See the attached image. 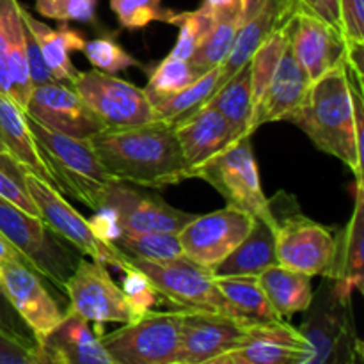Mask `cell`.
Returning <instances> with one entry per match:
<instances>
[{
    "label": "cell",
    "instance_id": "cell-1",
    "mask_svg": "<svg viewBox=\"0 0 364 364\" xmlns=\"http://www.w3.org/2000/svg\"><path fill=\"white\" fill-rule=\"evenodd\" d=\"M363 82L345 59L311 82L291 123L297 124L320 151L350 167L363 181Z\"/></svg>",
    "mask_w": 364,
    "mask_h": 364
},
{
    "label": "cell",
    "instance_id": "cell-2",
    "mask_svg": "<svg viewBox=\"0 0 364 364\" xmlns=\"http://www.w3.org/2000/svg\"><path fill=\"white\" fill-rule=\"evenodd\" d=\"M89 141L107 173L117 181L166 188L192 178L173 124L166 121L103 128Z\"/></svg>",
    "mask_w": 364,
    "mask_h": 364
},
{
    "label": "cell",
    "instance_id": "cell-3",
    "mask_svg": "<svg viewBox=\"0 0 364 364\" xmlns=\"http://www.w3.org/2000/svg\"><path fill=\"white\" fill-rule=\"evenodd\" d=\"M25 116L39 151L55 180L57 192L98 210L114 178L105 171L91 141L59 134L28 114Z\"/></svg>",
    "mask_w": 364,
    "mask_h": 364
},
{
    "label": "cell",
    "instance_id": "cell-4",
    "mask_svg": "<svg viewBox=\"0 0 364 364\" xmlns=\"http://www.w3.org/2000/svg\"><path fill=\"white\" fill-rule=\"evenodd\" d=\"M0 231L39 276L63 291L64 283L82 258L73 245L50 230L41 217L28 215L2 198Z\"/></svg>",
    "mask_w": 364,
    "mask_h": 364
},
{
    "label": "cell",
    "instance_id": "cell-5",
    "mask_svg": "<svg viewBox=\"0 0 364 364\" xmlns=\"http://www.w3.org/2000/svg\"><path fill=\"white\" fill-rule=\"evenodd\" d=\"M114 364H178L181 343V309L148 311L102 334Z\"/></svg>",
    "mask_w": 364,
    "mask_h": 364
},
{
    "label": "cell",
    "instance_id": "cell-6",
    "mask_svg": "<svg viewBox=\"0 0 364 364\" xmlns=\"http://www.w3.org/2000/svg\"><path fill=\"white\" fill-rule=\"evenodd\" d=\"M276 220V258L277 263L306 276H322L329 279L333 274L338 247V228L323 226L301 213L299 206L279 213L270 208Z\"/></svg>",
    "mask_w": 364,
    "mask_h": 364
},
{
    "label": "cell",
    "instance_id": "cell-7",
    "mask_svg": "<svg viewBox=\"0 0 364 364\" xmlns=\"http://www.w3.org/2000/svg\"><path fill=\"white\" fill-rule=\"evenodd\" d=\"M194 178L212 185L230 206L244 210L259 219L274 220L270 201L262 188L251 135H244L231 142L226 149L203 164L194 173Z\"/></svg>",
    "mask_w": 364,
    "mask_h": 364
},
{
    "label": "cell",
    "instance_id": "cell-8",
    "mask_svg": "<svg viewBox=\"0 0 364 364\" xmlns=\"http://www.w3.org/2000/svg\"><path fill=\"white\" fill-rule=\"evenodd\" d=\"M27 188L32 201L38 206L39 217L46 226L55 231L60 238L73 245L82 256H89L95 262L117 269L119 272H128L135 267L132 258L124 255L116 244L100 240L89 226L87 219L66 201L60 192L50 187L27 171Z\"/></svg>",
    "mask_w": 364,
    "mask_h": 364
},
{
    "label": "cell",
    "instance_id": "cell-9",
    "mask_svg": "<svg viewBox=\"0 0 364 364\" xmlns=\"http://www.w3.org/2000/svg\"><path fill=\"white\" fill-rule=\"evenodd\" d=\"M132 262L151 279L160 297L169 301L174 308L212 309V311L237 315L220 294L213 270L192 262L185 255L166 262L134 258Z\"/></svg>",
    "mask_w": 364,
    "mask_h": 364
},
{
    "label": "cell",
    "instance_id": "cell-10",
    "mask_svg": "<svg viewBox=\"0 0 364 364\" xmlns=\"http://www.w3.org/2000/svg\"><path fill=\"white\" fill-rule=\"evenodd\" d=\"M73 89L107 128L135 127L155 121V110L144 87L96 68L78 71Z\"/></svg>",
    "mask_w": 364,
    "mask_h": 364
},
{
    "label": "cell",
    "instance_id": "cell-11",
    "mask_svg": "<svg viewBox=\"0 0 364 364\" xmlns=\"http://www.w3.org/2000/svg\"><path fill=\"white\" fill-rule=\"evenodd\" d=\"M46 284H50L48 281L23 258L0 263V290L31 329L36 345L43 343L66 316V309H63Z\"/></svg>",
    "mask_w": 364,
    "mask_h": 364
},
{
    "label": "cell",
    "instance_id": "cell-12",
    "mask_svg": "<svg viewBox=\"0 0 364 364\" xmlns=\"http://www.w3.org/2000/svg\"><path fill=\"white\" fill-rule=\"evenodd\" d=\"M320 297H313L308 308L309 316L306 318L301 333L308 338L311 345V355L308 364H323L336 361H352L355 354L361 355V347L354 333L352 323V302H345L334 295L331 281L326 279L320 288Z\"/></svg>",
    "mask_w": 364,
    "mask_h": 364
},
{
    "label": "cell",
    "instance_id": "cell-13",
    "mask_svg": "<svg viewBox=\"0 0 364 364\" xmlns=\"http://www.w3.org/2000/svg\"><path fill=\"white\" fill-rule=\"evenodd\" d=\"M63 291L68 297V309L82 315L91 323L123 326L132 320L130 306L123 290L114 283L107 265L95 259H78Z\"/></svg>",
    "mask_w": 364,
    "mask_h": 364
},
{
    "label": "cell",
    "instance_id": "cell-14",
    "mask_svg": "<svg viewBox=\"0 0 364 364\" xmlns=\"http://www.w3.org/2000/svg\"><path fill=\"white\" fill-rule=\"evenodd\" d=\"M255 219L249 212L226 205L217 212L194 215L176 235L187 258L213 270L247 237Z\"/></svg>",
    "mask_w": 364,
    "mask_h": 364
},
{
    "label": "cell",
    "instance_id": "cell-15",
    "mask_svg": "<svg viewBox=\"0 0 364 364\" xmlns=\"http://www.w3.org/2000/svg\"><path fill=\"white\" fill-rule=\"evenodd\" d=\"M181 309V343L178 364H212L213 359L245 341L251 318L212 309Z\"/></svg>",
    "mask_w": 364,
    "mask_h": 364
},
{
    "label": "cell",
    "instance_id": "cell-16",
    "mask_svg": "<svg viewBox=\"0 0 364 364\" xmlns=\"http://www.w3.org/2000/svg\"><path fill=\"white\" fill-rule=\"evenodd\" d=\"M102 206L116 213L121 230L135 233H178L188 220L194 219V213L174 208L160 196L148 194L141 187L117 180L107 188Z\"/></svg>",
    "mask_w": 364,
    "mask_h": 364
},
{
    "label": "cell",
    "instance_id": "cell-17",
    "mask_svg": "<svg viewBox=\"0 0 364 364\" xmlns=\"http://www.w3.org/2000/svg\"><path fill=\"white\" fill-rule=\"evenodd\" d=\"M25 114L59 134L77 139H91L107 128L80 95L71 85L60 82L34 85Z\"/></svg>",
    "mask_w": 364,
    "mask_h": 364
},
{
    "label": "cell",
    "instance_id": "cell-18",
    "mask_svg": "<svg viewBox=\"0 0 364 364\" xmlns=\"http://www.w3.org/2000/svg\"><path fill=\"white\" fill-rule=\"evenodd\" d=\"M173 128L192 178L203 164L245 135L206 103L173 123Z\"/></svg>",
    "mask_w": 364,
    "mask_h": 364
},
{
    "label": "cell",
    "instance_id": "cell-19",
    "mask_svg": "<svg viewBox=\"0 0 364 364\" xmlns=\"http://www.w3.org/2000/svg\"><path fill=\"white\" fill-rule=\"evenodd\" d=\"M91 322L78 313L66 308L63 322L36 345L39 364H114L102 343V326Z\"/></svg>",
    "mask_w": 364,
    "mask_h": 364
},
{
    "label": "cell",
    "instance_id": "cell-20",
    "mask_svg": "<svg viewBox=\"0 0 364 364\" xmlns=\"http://www.w3.org/2000/svg\"><path fill=\"white\" fill-rule=\"evenodd\" d=\"M290 48L297 63L315 82L345 59V39L338 28L299 9L291 28Z\"/></svg>",
    "mask_w": 364,
    "mask_h": 364
},
{
    "label": "cell",
    "instance_id": "cell-21",
    "mask_svg": "<svg viewBox=\"0 0 364 364\" xmlns=\"http://www.w3.org/2000/svg\"><path fill=\"white\" fill-rule=\"evenodd\" d=\"M309 78L291 53L290 45L284 50L272 75L269 87L252 116V130L265 123L291 121L301 109L309 89Z\"/></svg>",
    "mask_w": 364,
    "mask_h": 364
},
{
    "label": "cell",
    "instance_id": "cell-22",
    "mask_svg": "<svg viewBox=\"0 0 364 364\" xmlns=\"http://www.w3.org/2000/svg\"><path fill=\"white\" fill-rule=\"evenodd\" d=\"M355 201L350 220L338 233L336 259L329 281L334 295L352 302V291H363V240H364V192L363 181H355ZM327 279V277H326Z\"/></svg>",
    "mask_w": 364,
    "mask_h": 364
},
{
    "label": "cell",
    "instance_id": "cell-23",
    "mask_svg": "<svg viewBox=\"0 0 364 364\" xmlns=\"http://www.w3.org/2000/svg\"><path fill=\"white\" fill-rule=\"evenodd\" d=\"M299 9H301L299 0H265V4L259 7L258 13L252 14L238 28L233 48H231L230 55L220 66V77L217 87L226 80H230L238 70H242L251 60L252 53L262 45L263 39L270 32L276 31L277 27H281L284 21L294 18Z\"/></svg>",
    "mask_w": 364,
    "mask_h": 364
},
{
    "label": "cell",
    "instance_id": "cell-24",
    "mask_svg": "<svg viewBox=\"0 0 364 364\" xmlns=\"http://www.w3.org/2000/svg\"><path fill=\"white\" fill-rule=\"evenodd\" d=\"M20 14L25 27L28 28V32L38 41L43 53V59H45L48 70L52 71L53 78L57 82H60V84H66L73 87V82L77 78L78 70L75 68L70 55L71 52H82V48L85 45L84 34L71 28L68 25V21H60V25L57 28L48 27V25L39 21L36 16H32L27 11V7H23L21 4Z\"/></svg>",
    "mask_w": 364,
    "mask_h": 364
},
{
    "label": "cell",
    "instance_id": "cell-25",
    "mask_svg": "<svg viewBox=\"0 0 364 364\" xmlns=\"http://www.w3.org/2000/svg\"><path fill=\"white\" fill-rule=\"evenodd\" d=\"M0 137L7 153H11L28 173L57 191L55 180L28 127L25 110L7 95H0Z\"/></svg>",
    "mask_w": 364,
    "mask_h": 364
},
{
    "label": "cell",
    "instance_id": "cell-26",
    "mask_svg": "<svg viewBox=\"0 0 364 364\" xmlns=\"http://www.w3.org/2000/svg\"><path fill=\"white\" fill-rule=\"evenodd\" d=\"M276 220L256 217L247 237L213 269L215 276H259L276 265Z\"/></svg>",
    "mask_w": 364,
    "mask_h": 364
},
{
    "label": "cell",
    "instance_id": "cell-27",
    "mask_svg": "<svg viewBox=\"0 0 364 364\" xmlns=\"http://www.w3.org/2000/svg\"><path fill=\"white\" fill-rule=\"evenodd\" d=\"M258 281L272 308L284 320L297 313L308 311L315 297L311 277L287 269L279 263L263 270L258 276Z\"/></svg>",
    "mask_w": 364,
    "mask_h": 364
},
{
    "label": "cell",
    "instance_id": "cell-28",
    "mask_svg": "<svg viewBox=\"0 0 364 364\" xmlns=\"http://www.w3.org/2000/svg\"><path fill=\"white\" fill-rule=\"evenodd\" d=\"M206 105L213 107L217 112L223 114L235 128L245 135L252 137V91H251V70L249 63L242 70H238L230 80L220 84Z\"/></svg>",
    "mask_w": 364,
    "mask_h": 364
},
{
    "label": "cell",
    "instance_id": "cell-29",
    "mask_svg": "<svg viewBox=\"0 0 364 364\" xmlns=\"http://www.w3.org/2000/svg\"><path fill=\"white\" fill-rule=\"evenodd\" d=\"M215 283L237 315L262 322L284 320L267 299L258 276H215Z\"/></svg>",
    "mask_w": 364,
    "mask_h": 364
},
{
    "label": "cell",
    "instance_id": "cell-30",
    "mask_svg": "<svg viewBox=\"0 0 364 364\" xmlns=\"http://www.w3.org/2000/svg\"><path fill=\"white\" fill-rule=\"evenodd\" d=\"M294 20L295 16L290 18L288 21H284V23L281 25V27H277L274 32H270V34L263 39L262 45L256 48V52L252 53L251 60H249L252 105H255V110L258 109L267 87H269L270 80H272V75L274 71H276L277 64H279L281 57H283L284 50L290 45ZM252 116H255V114H252Z\"/></svg>",
    "mask_w": 364,
    "mask_h": 364
},
{
    "label": "cell",
    "instance_id": "cell-31",
    "mask_svg": "<svg viewBox=\"0 0 364 364\" xmlns=\"http://www.w3.org/2000/svg\"><path fill=\"white\" fill-rule=\"evenodd\" d=\"M220 66L212 68L206 73L199 75L191 85L181 89L176 95H171L167 98L153 102V110H155V119L166 121V123H176L178 119L191 114L192 110L199 109L208 102L210 96L215 92L217 84H219Z\"/></svg>",
    "mask_w": 364,
    "mask_h": 364
},
{
    "label": "cell",
    "instance_id": "cell-32",
    "mask_svg": "<svg viewBox=\"0 0 364 364\" xmlns=\"http://www.w3.org/2000/svg\"><path fill=\"white\" fill-rule=\"evenodd\" d=\"M242 23H244V20H242L240 13H233L220 18V20L210 28L208 34L203 38V41L199 43L196 52L192 53V57L188 59L191 66L194 68L199 75L206 73V71L212 70V68L223 66L224 60L230 55L231 48H233L235 38H237V32Z\"/></svg>",
    "mask_w": 364,
    "mask_h": 364
},
{
    "label": "cell",
    "instance_id": "cell-33",
    "mask_svg": "<svg viewBox=\"0 0 364 364\" xmlns=\"http://www.w3.org/2000/svg\"><path fill=\"white\" fill-rule=\"evenodd\" d=\"M308 354L269 340H247L238 348L213 359L212 364H306Z\"/></svg>",
    "mask_w": 364,
    "mask_h": 364
},
{
    "label": "cell",
    "instance_id": "cell-34",
    "mask_svg": "<svg viewBox=\"0 0 364 364\" xmlns=\"http://www.w3.org/2000/svg\"><path fill=\"white\" fill-rule=\"evenodd\" d=\"M114 244L134 259H148V262H166V259L183 256L180 240L176 233H159V231H121L119 238Z\"/></svg>",
    "mask_w": 364,
    "mask_h": 364
},
{
    "label": "cell",
    "instance_id": "cell-35",
    "mask_svg": "<svg viewBox=\"0 0 364 364\" xmlns=\"http://www.w3.org/2000/svg\"><path fill=\"white\" fill-rule=\"evenodd\" d=\"M219 20L220 18L213 14L210 9H206L205 6H201L196 11H183V13L174 11L169 25H176L180 32H178L176 45L173 46L169 55L185 60L191 59L192 53L199 46V43L203 41V38L208 34L210 28Z\"/></svg>",
    "mask_w": 364,
    "mask_h": 364
},
{
    "label": "cell",
    "instance_id": "cell-36",
    "mask_svg": "<svg viewBox=\"0 0 364 364\" xmlns=\"http://www.w3.org/2000/svg\"><path fill=\"white\" fill-rule=\"evenodd\" d=\"M198 77L199 73L191 66L188 60L167 55L151 71L144 91L148 95L149 102H159V100L180 92L181 89L191 85Z\"/></svg>",
    "mask_w": 364,
    "mask_h": 364
},
{
    "label": "cell",
    "instance_id": "cell-37",
    "mask_svg": "<svg viewBox=\"0 0 364 364\" xmlns=\"http://www.w3.org/2000/svg\"><path fill=\"white\" fill-rule=\"evenodd\" d=\"M25 174L27 169L11 153L0 151V198L13 203L28 215L39 217L38 206L28 194Z\"/></svg>",
    "mask_w": 364,
    "mask_h": 364
},
{
    "label": "cell",
    "instance_id": "cell-38",
    "mask_svg": "<svg viewBox=\"0 0 364 364\" xmlns=\"http://www.w3.org/2000/svg\"><path fill=\"white\" fill-rule=\"evenodd\" d=\"M110 9L116 14L121 28L139 31L153 21L171 23L174 11L162 7V0H110Z\"/></svg>",
    "mask_w": 364,
    "mask_h": 364
},
{
    "label": "cell",
    "instance_id": "cell-39",
    "mask_svg": "<svg viewBox=\"0 0 364 364\" xmlns=\"http://www.w3.org/2000/svg\"><path fill=\"white\" fill-rule=\"evenodd\" d=\"M82 53L87 57L92 68L112 75L141 64L112 38H96L91 41H85Z\"/></svg>",
    "mask_w": 364,
    "mask_h": 364
},
{
    "label": "cell",
    "instance_id": "cell-40",
    "mask_svg": "<svg viewBox=\"0 0 364 364\" xmlns=\"http://www.w3.org/2000/svg\"><path fill=\"white\" fill-rule=\"evenodd\" d=\"M121 290H123L124 299H127L128 306H130L132 320L151 311L160 299V294L155 288V284L151 283V279L137 265L132 270H128V272H124L123 288Z\"/></svg>",
    "mask_w": 364,
    "mask_h": 364
},
{
    "label": "cell",
    "instance_id": "cell-41",
    "mask_svg": "<svg viewBox=\"0 0 364 364\" xmlns=\"http://www.w3.org/2000/svg\"><path fill=\"white\" fill-rule=\"evenodd\" d=\"M36 11L55 21H92L96 0H36Z\"/></svg>",
    "mask_w": 364,
    "mask_h": 364
},
{
    "label": "cell",
    "instance_id": "cell-42",
    "mask_svg": "<svg viewBox=\"0 0 364 364\" xmlns=\"http://www.w3.org/2000/svg\"><path fill=\"white\" fill-rule=\"evenodd\" d=\"M340 25L345 46L364 45V0H340Z\"/></svg>",
    "mask_w": 364,
    "mask_h": 364
},
{
    "label": "cell",
    "instance_id": "cell-43",
    "mask_svg": "<svg viewBox=\"0 0 364 364\" xmlns=\"http://www.w3.org/2000/svg\"><path fill=\"white\" fill-rule=\"evenodd\" d=\"M0 331L9 338H13L14 341H18V343L36 348V340L32 336L31 329L25 326V322L18 316V313L14 311L9 301L4 297L2 290H0Z\"/></svg>",
    "mask_w": 364,
    "mask_h": 364
},
{
    "label": "cell",
    "instance_id": "cell-44",
    "mask_svg": "<svg viewBox=\"0 0 364 364\" xmlns=\"http://www.w3.org/2000/svg\"><path fill=\"white\" fill-rule=\"evenodd\" d=\"M23 36H25V50H27V63H28V73H31V80L34 85L48 84V82H57L53 78L52 71L46 66L45 59H43L41 48H39L38 41L34 36L28 32V28L23 23Z\"/></svg>",
    "mask_w": 364,
    "mask_h": 364
},
{
    "label": "cell",
    "instance_id": "cell-45",
    "mask_svg": "<svg viewBox=\"0 0 364 364\" xmlns=\"http://www.w3.org/2000/svg\"><path fill=\"white\" fill-rule=\"evenodd\" d=\"M0 364H39L38 350L18 343L0 331Z\"/></svg>",
    "mask_w": 364,
    "mask_h": 364
},
{
    "label": "cell",
    "instance_id": "cell-46",
    "mask_svg": "<svg viewBox=\"0 0 364 364\" xmlns=\"http://www.w3.org/2000/svg\"><path fill=\"white\" fill-rule=\"evenodd\" d=\"M87 223L100 240L110 242V244H114V242L119 238L121 231H123L121 230L116 213L110 208H105V206L95 210V215L89 217Z\"/></svg>",
    "mask_w": 364,
    "mask_h": 364
},
{
    "label": "cell",
    "instance_id": "cell-47",
    "mask_svg": "<svg viewBox=\"0 0 364 364\" xmlns=\"http://www.w3.org/2000/svg\"><path fill=\"white\" fill-rule=\"evenodd\" d=\"M301 9L311 13L341 32L340 0H299Z\"/></svg>",
    "mask_w": 364,
    "mask_h": 364
},
{
    "label": "cell",
    "instance_id": "cell-48",
    "mask_svg": "<svg viewBox=\"0 0 364 364\" xmlns=\"http://www.w3.org/2000/svg\"><path fill=\"white\" fill-rule=\"evenodd\" d=\"M201 6H205L206 9H210L219 18L233 13H240V0H203Z\"/></svg>",
    "mask_w": 364,
    "mask_h": 364
},
{
    "label": "cell",
    "instance_id": "cell-49",
    "mask_svg": "<svg viewBox=\"0 0 364 364\" xmlns=\"http://www.w3.org/2000/svg\"><path fill=\"white\" fill-rule=\"evenodd\" d=\"M14 258H21V255L18 252V249L4 237V233L0 231V263L7 262V259H14Z\"/></svg>",
    "mask_w": 364,
    "mask_h": 364
},
{
    "label": "cell",
    "instance_id": "cell-50",
    "mask_svg": "<svg viewBox=\"0 0 364 364\" xmlns=\"http://www.w3.org/2000/svg\"><path fill=\"white\" fill-rule=\"evenodd\" d=\"M265 4V0H240V13L242 20H249L252 14H256L259 11V7Z\"/></svg>",
    "mask_w": 364,
    "mask_h": 364
},
{
    "label": "cell",
    "instance_id": "cell-51",
    "mask_svg": "<svg viewBox=\"0 0 364 364\" xmlns=\"http://www.w3.org/2000/svg\"><path fill=\"white\" fill-rule=\"evenodd\" d=\"M0 151H7L6 146H4V142H2V137H0Z\"/></svg>",
    "mask_w": 364,
    "mask_h": 364
}]
</instances>
